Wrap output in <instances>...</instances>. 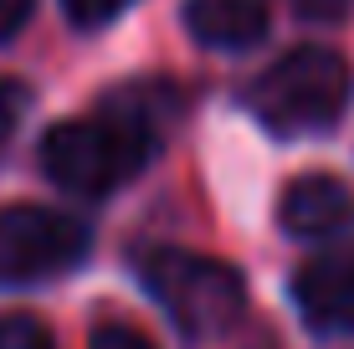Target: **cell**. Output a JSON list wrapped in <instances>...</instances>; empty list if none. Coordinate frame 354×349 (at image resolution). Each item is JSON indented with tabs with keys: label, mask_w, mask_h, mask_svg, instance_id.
Masks as SVG:
<instances>
[{
	"label": "cell",
	"mask_w": 354,
	"mask_h": 349,
	"mask_svg": "<svg viewBox=\"0 0 354 349\" xmlns=\"http://www.w3.org/2000/svg\"><path fill=\"white\" fill-rule=\"evenodd\" d=\"M354 72L334 46H298L252 82V113L272 134H324L349 108Z\"/></svg>",
	"instance_id": "1"
},
{
	"label": "cell",
	"mask_w": 354,
	"mask_h": 349,
	"mask_svg": "<svg viewBox=\"0 0 354 349\" xmlns=\"http://www.w3.org/2000/svg\"><path fill=\"white\" fill-rule=\"evenodd\" d=\"M129 6L133 0H62L72 26H103V21H113L118 10H129Z\"/></svg>",
	"instance_id": "9"
},
{
	"label": "cell",
	"mask_w": 354,
	"mask_h": 349,
	"mask_svg": "<svg viewBox=\"0 0 354 349\" xmlns=\"http://www.w3.org/2000/svg\"><path fill=\"white\" fill-rule=\"evenodd\" d=\"M139 278L149 298L175 319L190 339H221L247 308V283L221 257H201L185 247H160L139 257Z\"/></svg>",
	"instance_id": "2"
},
{
	"label": "cell",
	"mask_w": 354,
	"mask_h": 349,
	"mask_svg": "<svg viewBox=\"0 0 354 349\" xmlns=\"http://www.w3.org/2000/svg\"><path fill=\"white\" fill-rule=\"evenodd\" d=\"M0 349H57V339L31 314H6L0 319Z\"/></svg>",
	"instance_id": "8"
},
{
	"label": "cell",
	"mask_w": 354,
	"mask_h": 349,
	"mask_svg": "<svg viewBox=\"0 0 354 349\" xmlns=\"http://www.w3.org/2000/svg\"><path fill=\"white\" fill-rule=\"evenodd\" d=\"M154 134H144L139 124L118 113H97V118H72V124L46 129L41 139V164L72 196H108V190L129 185L133 175L149 164Z\"/></svg>",
	"instance_id": "3"
},
{
	"label": "cell",
	"mask_w": 354,
	"mask_h": 349,
	"mask_svg": "<svg viewBox=\"0 0 354 349\" xmlns=\"http://www.w3.org/2000/svg\"><path fill=\"white\" fill-rule=\"evenodd\" d=\"M21 108H26V88H21V82H10V77H0V144L16 134Z\"/></svg>",
	"instance_id": "10"
},
{
	"label": "cell",
	"mask_w": 354,
	"mask_h": 349,
	"mask_svg": "<svg viewBox=\"0 0 354 349\" xmlns=\"http://www.w3.org/2000/svg\"><path fill=\"white\" fill-rule=\"evenodd\" d=\"M93 349H154L139 329H124V323H108V329L93 334Z\"/></svg>",
	"instance_id": "11"
},
{
	"label": "cell",
	"mask_w": 354,
	"mask_h": 349,
	"mask_svg": "<svg viewBox=\"0 0 354 349\" xmlns=\"http://www.w3.org/2000/svg\"><path fill=\"white\" fill-rule=\"evenodd\" d=\"M292 303L303 323L324 339L354 334V247H334L303 262L292 278Z\"/></svg>",
	"instance_id": "5"
},
{
	"label": "cell",
	"mask_w": 354,
	"mask_h": 349,
	"mask_svg": "<svg viewBox=\"0 0 354 349\" xmlns=\"http://www.w3.org/2000/svg\"><path fill=\"white\" fill-rule=\"evenodd\" d=\"M185 26L211 52H247L267 36L262 0H185Z\"/></svg>",
	"instance_id": "7"
},
{
	"label": "cell",
	"mask_w": 354,
	"mask_h": 349,
	"mask_svg": "<svg viewBox=\"0 0 354 349\" xmlns=\"http://www.w3.org/2000/svg\"><path fill=\"white\" fill-rule=\"evenodd\" d=\"M277 221L292 236H334L354 221V190L339 175H298L283 190Z\"/></svg>",
	"instance_id": "6"
},
{
	"label": "cell",
	"mask_w": 354,
	"mask_h": 349,
	"mask_svg": "<svg viewBox=\"0 0 354 349\" xmlns=\"http://www.w3.org/2000/svg\"><path fill=\"white\" fill-rule=\"evenodd\" d=\"M93 236L82 221L46 206H0V287H31L62 278L88 257Z\"/></svg>",
	"instance_id": "4"
},
{
	"label": "cell",
	"mask_w": 354,
	"mask_h": 349,
	"mask_svg": "<svg viewBox=\"0 0 354 349\" xmlns=\"http://www.w3.org/2000/svg\"><path fill=\"white\" fill-rule=\"evenodd\" d=\"M26 16H31V0H0V41L26 26Z\"/></svg>",
	"instance_id": "12"
}]
</instances>
